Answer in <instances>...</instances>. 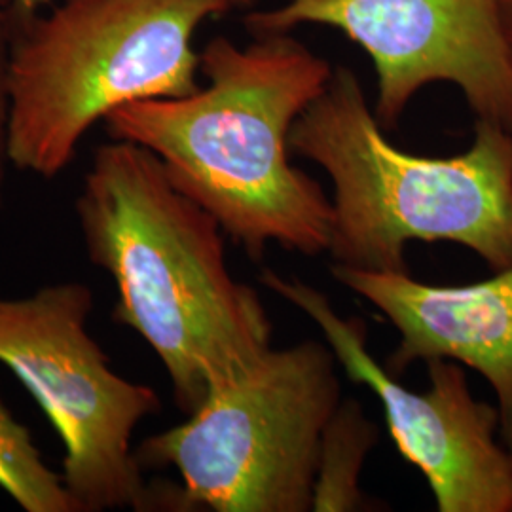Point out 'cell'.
Segmentation results:
<instances>
[{
  "label": "cell",
  "instance_id": "1",
  "mask_svg": "<svg viewBox=\"0 0 512 512\" xmlns=\"http://www.w3.org/2000/svg\"><path fill=\"white\" fill-rule=\"evenodd\" d=\"M200 71L207 84L196 92L110 112V139L154 152L171 183L256 262L270 243L302 255L329 251L332 200L294 167L289 137L334 67L291 33H275L247 46L211 38Z\"/></svg>",
  "mask_w": 512,
  "mask_h": 512
},
{
  "label": "cell",
  "instance_id": "5",
  "mask_svg": "<svg viewBox=\"0 0 512 512\" xmlns=\"http://www.w3.org/2000/svg\"><path fill=\"white\" fill-rule=\"evenodd\" d=\"M336 363L315 340L270 348L135 456L181 476L177 511H313L321 440L342 404Z\"/></svg>",
  "mask_w": 512,
  "mask_h": 512
},
{
  "label": "cell",
  "instance_id": "16",
  "mask_svg": "<svg viewBox=\"0 0 512 512\" xmlns=\"http://www.w3.org/2000/svg\"><path fill=\"white\" fill-rule=\"evenodd\" d=\"M511 135H512V128H511Z\"/></svg>",
  "mask_w": 512,
  "mask_h": 512
},
{
  "label": "cell",
  "instance_id": "8",
  "mask_svg": "<svg viewBox=\"0 0 512 512\" xmlns=\"http://www.w3.org/2000/svg\"><path fill=\"white\" fill-rule=\"evenodd\" d=\"M260 281L306 313L349 380L378 397L399 454L423 475L440 512H512V452L499 437V410L476 401L463 365L429 361V389L410 391L368 351L361 319L342 317L300 279L266 268Z\"/></svg>",
  "mask_w": 512,
  "mask_h": 512
},
{
  "label": "cell",
  "instance_id": "15",
  "mask_svg": "<svg viewBox=\"0 0 512 512\" xmlns=\"http://www.w3.org/2000/svg\"><path fill=\"white\" fill-rule=\"evenodd\" d=\"M8 2H10V0H0V6H8Z\"/></svg>",
  "mask_w": 512,
  "mask_h": 512
},
{
  "label": "cell",
  "instance_id": "9",
  "mask_svg": "<svg viewBox=\"0 0 512 512\" xmlns=\"http://www.w3.org/2000/svg\"><path fill=\"white\" fill-rule=\"evenodd\" d=\"M332 277L363 296L397 329L387 361L403 374L416 361L448 359L492 385L499 437L512 452V266L471 285H427L408 272H374L332 264Z\"/></svg>",
  "mask_w": 512,
  "mask_h": 512
},
{
  "label": "cell",
  "instance_id": "6",
  "mask_svg": "<svg viewBox=\"0 0 512 512\" xmlns=\"http://www.w3.org/2000/svg\"><path fill=\"white\" fill-rule=\"evenodd\" d=\"M93 291L63 281L0 296V363L31 393L65 446L61 478L80 512L148 511L156 497L131 446L160 395L116 374L88 332Z\"/></svg>",
  "mask_w": 512,
  "mask_h": 512
},
{
  "label": "cell",
  "instance_id": "4",
  "mask_svg": "<svg viewBox=\"0 0 512 512\" xmlns=\"http://www.w3.org/2000/svg\"><path fill=\"white\" fill-rule=\"evenodd\" d=\"M228 0H61L16 23L10 48V164L61 175L110 112L196 92L194 37Z\"/></svg>",
  "mask_w": 512,
  "mask_h": 512
},
{
  "label": "cell",
  "instance_id": "11",
  "mask_svg": "<svg viewBox=\"0 0 512 512\" xmlns=\"http://www.w3.org/2000/svg\"><path fill=\"white\" fill-rule=\"evenodd\" d=\"M0 490L25 512H80L63 478L46 465L27 425L0 395Z\"/></svg>",
  "mask_w": 512,
  "mask_h": 512
},
{
  "label": "cell",
  "instance_id": "14",
  "mask_svg": "<svg viewBox=\"0 0 512 512\" xmlns=\"http://www.w3.org/2000/svg\"><path fill=\"white\" fill-rule=\"evenodd\" d=\"M495 4H497V14H499V21H501L503 37H505L507 48H509L512 57V0H495Z\"/></svg>",
  "mask_w": 512,
  "mask_h": 512
},
{
  "label": "cell",
  "instance_id": "3",
  "mask_svg": "<svg viewBox=\"0 0 512 512\" xmlns=\"http://www.w3.org/2000/svg\"><path fill=\"white\" fill-rule=\"evenodd\" d=\"M291 152L319 165L334 186V264L406 272L410 241H452L490 270L512 266V135L476 120L473 145L431 158L395 147L348 67L294 122Z\"/></svg>",
  "mask_w": 512,
  "mask_h": 512
},
{
  "label": "cell",
  "instance_id": "12",
  "mask_svg": "<svg viewBox=\"0 0 512 512\" xmlns=\"http://www.w3.org/2000/svg\"><path fill=\"white\" fill-rule=\"evenodd\" d=\"M16 33V18L8 6H0V209L6 196V175L10 164V88L8 63Z\"/></svg>",
  "mask_w": 512,
  "mask_h": 512
},
{
  "label": "cell",
  "instance_id": "2",
  "mask_svg": "<svg viewBox=\"0 0 512 512\" xmlns=\"http://www.w3.org/2000/svg\"><path fill=\"white\" fill-rule=\"evenodd\" d=\"M74 211L86 255L116 285L114 321L158 355L184 414L272 348V321L230 272L219 220L154 152L122 139L97 147Z\"/></svg>",
  "mask_w": 512,
  "mask_h": 512
},
{
  "label": "cell",
  "instance_id": "10",
  "mask_svg": "<svg viewBox=\"0 0 512 512\" xmlns=\"http://www.w3.org/2000/svg\"><path fill=\"white\" fill-rule=\"evenodd\" d=\"M376 440L378 427L366 418L359 404L348 401L338 406L321 440L313 511L365 509L359 475Z\"/></svg>",
  "mask_w": 512,
  "mask_h": 512
},
{
  "label": "cell",
  "instance_id": "13",
  "mask_svg": "<svg viewBox=\"0 0 512 512\" xmlns=\"http://www.w3.org/2000/svg\"><path fill=\"white\" fill-rule=\"evenodd\" d=\"M228 2L236 10V8L255 6L258 0H228ZM46 4H50V0H10L8 2V10L16 18V23H19V21H25V19L33 18V16L40 14Z\"/></svg>",
  "mask_w": 512,
  "mask_h": 512
},
{
  "label": "cell",
  "instance_id": "7",
  "mask_svg": "<svg viewBox=\"0 0 512 512\" xmlns=\"http://www.w3.org/2000/svg\"><path fill=\"white\" fill-rule=\"evenodd\" d=\"M243 25L251 37L323 25L357 44L376 71L374 114L384 129L399 126L425 86L446 82L476 120L511 131L512 57L495 0H281Z\"/></svg>",
  "mask_w": 512,
  "mask_h": 512
}]
</instances>
